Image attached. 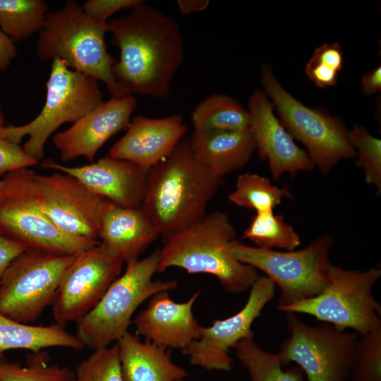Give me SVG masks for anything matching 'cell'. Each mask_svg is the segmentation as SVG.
<instances>
[{
    "mask_svg": "<svg viewBox=\"0 0 381 381\" xmlns=\"http://www.w3.org/2000/svg\"><path fill=\"white\" fill-rule=\"evenodd\" d=\"M98 81L54 59L40 113L26 124L5 126L1 138L19 144L23 137L28 136L23 146L24 151L41 160L46 142L53 133L65 123H74L103 102Z\"/></svg>",
    "mask_w": 381,
    "mask_h": 381,
    "instance_id": "52a82bcc",
    "label": "cell"
},
{
    "mask_svg": "<svg viewBox=\"0 0 381 381\" xmlns=\"http://www.w3.org/2000/svg\"><path fill=\"white\" fill-rule=\"evenodd\" d=\"M108 25L120 52L113 68L116 82L131 95L166 99L184 59L178 23L143 2Z\"/></svg>",
    "mask_w": 381,
    "mask_h": 381,
    "instance_id": "6da1fadb",
    "label": "cell"
},
{
    "mask_svg": "<svg viewBox=\"0 0 381 381\" xmlns=\"http://www.w3.org/2000/svg\"><path fill=\"white\" fill-rule=\"evenodd\" d=\"M49 347H65L75 350L85 346L77 337L56 324L35 326L21 323L0 313V357L11 349L38 351Z\"/></svg>",
    "mask_w": 381,
    "mask_h": 381,
    "instance_id": "cb8c5ba5",
    "label": "cell"
},
{
    "mask_svg": "<svg viewBox=\"0 0 381 381\" xmlns=\"http://www.w3.org/2000/svg\"><path fill=\"white\" fill-rule=\"evenodd\" d=\"M48 10L42 0H0L1 31L13 42L25 40L42 29Z\"/></svg>",
    "mask_w": 381,
    "mask_h": 381,
    "instance_id": "4316f807",
    "label": "cell"
},
{
    "mask_svg": "<svg viewBox=\"0 0 381 381\" xmlns=\"http://www.w3.org/2000/svg\"><path fill=\"white\" fill-rule=\"evenodd\" d=\"M159 236L141 207H124L107 200L98 238L102 241L100 244L123 263L138 260Z\"/></svg>",
    "mask_w": 381,
    "mask_h": 381,
    "instance_id": "44dd1931",
    "label": "cell"
},
{
    "mask_svg": "<svg viewBox=\"0 0 381 381\" xmlns=\"http://www.w3.org/2000/svg\"><path fill=\"white\" fill-rule=\"evenodd\" d=\"M177 381H183V380H177Z\"/></svg>",
    "mask_w": 381,
    "mask_h": 381,
    "instance_id": "7bdbcfd3",
    "label": "cell"
},
{
    "mask_svg": "<svg viewBox=\"0 0 381 381\" xmlns=\"http://www.w3.org/2000/svg\"><path fill=\"white\" fill-rule=\"evenodd\" d=\"M233 349L237 358L247 369L250 381H303V373L299 367L284 370L279 353L263 350L254 337L241 339Z\"/></svg>",
    "mask_w": 381,
    "mask_h": 381,
    "instance_id": "484cf974",
    "label": "cell"
},
{
    "mask_svg": "<svg viewBox=\"0 0 381 381\" xmlns=\"http://www.w3.org/2000/svg\"><path fill=\"white\" fill-rule=\"evenodd\" d=\"M39 162L25 152L19 144L0 138V176L35 166Z\"/></svg>",
    "mask_w": 381,
    "mask_h": 381,
    "instance_id": "e575fe53",
    "label": "cell"
},
{
    "mask_svg": "<svg viewBox=\"0 0 381 381\" xmlns=\"http://www.w3.org/2000/svg\"><path fill=\"white\" fill-rule=\"evenodd\" d=\"M116 343L123 381H177L188 375L172 362L170 349L142 341L128 331Z\"/></svg>",
    "mask_w": 381,
    "mask_h": 381,
    "instance_id": "603a6c76",
    "label": "cell"
},
{
    "mask_svg": "<svg viewBox=\"0 0 381 381\" xmlns=\"http://www.w3.org/2000/svg\"><path fill=\"white\" fill-rule=\"evenodd\" d=\"M29 168L13 171L2 179L0 231L28 249L75 255L99 243L68 234L59 229L43 211Z\"/></svg>",
    "mask_w": 381,
    "mask_h": 381,
    "instance_id": "8992f818",
    "label": "cell"
},
{
    "mask_svg": "<svg viewBox=\"0 0 381 381\" xmlns=\"http://www.w3.org/2000/svg\"><path fill=\"white\" fill-rule=\"evenodd\" d=\"M41 166L74 176L91 192L117 205L141 207L147 173L131 162L107 155L79 167L65 166L52 159H47Z\"/></svg>",
    "mask_w": 381,
    "mask_h": 381,
    "instance_id": "ac0fdd59",
    "label": "cell"
},
{
    "mask_svg": "<svg viewBox=\"0 0 381 381\" xmlns=\"http://www.w3.org/2000/svg\"><path fill=\"white\" fill-rule=\"evenodd\" d=\"M188 140L197 160L222 178L242 169L255 150L249 128L239 131H193Z\"/></svg>",
    "mask_w": 381,
    "mask_h": 381,
    "instance_id": "7402d4cb",
    "label": "cell"
},
{
    "mask_svg": "<svg viewBox=\"0 0 381 381\" xmlns=\"http://www.w3.org/2000/svg\"><path fill=\"white\" fill-rule=\"evenodd\" d=\"M332 244V237L325 234L298 250L263 249L236 239L229 249L240 262L261 270L279 287L277 308L311 298L326 288Z\"/></svg>",
    "mask_w": 381,
    "mask_h": 381,
    "instance_id": "ba28073f",
    "label": "cell"
},
{
    "mask_svg": "<svg viewBox=\"0 0 381 381\" xmlns=\"http://www.w3.org/2000/svg\"><path fill=\"white\" fill-rule=\"evenodd\" d=\"M26 250L23 245L0 231V282L9 264Z\"/></svg>",
    "mask_w": 381,
    "mask_h": 381,
    "instance_id": "8d00e7d4",
    "label": "cell"
},
{
    "mask_svg": "<svg viewBox=\"0 0 381 381\" xmlns=\"http://www.w3.org/2000/svg\"><path fill=\"white\" fill-rule=\"evenodd\" d=\"M361 90L364 95H372L381 90V66H377L363 75Z\"/></svg>",
    "mask_w": 381,
    "mask_h": 381,
    "instance_id": "74e56055",
    "label": "cell"
},
{
    "mask_svg": "<svg viewBox=\"0 0 381 381\" xmlns=\"http://www.w3.org/2000/svg\"><path fill=\"white\" fill-rule=\"evenodd\" d=\"M243 238L251 240L256 247L268 250L277 248L293 250L301 245L298 234L284 221L283 215H275L273 210L258 212Z\"/></svg>",
    "mask_w": 381,
    "mask_h": 381,
    "instance_id": "f1b7e54d",
    "label": "cell"
},
{
    "mask_svg": "<svg viewBox=\"0 0 381 381\" xmlns=\"http://www.w3.org/2000/svg\"><path fill=\"white\" fill-rule=\"evenodd\" d=\"M109 156L131 162L147 173L169 155L187 133L179 115L152 119L136 115Z\"/></svg>",
    "mask_w": 381,
    "mask_h": 381,
    "instance_id": "d6986e66",
    "label": "cell"
},
{
    "mask_svg": "<svg viewBox=\"0 0 381 381\" xmlns=\"http://www.w3.org/2000/svg\"><path fill=\"white\" fill-rule=\"evenodd\" d=\"M344 56L338 43L323 44L315 49L306 65L308 78L319 87L334 86L343 66Z\"/></svg>",
    "mask_w": 381,
    "mask_h": 381,
    "instance_id": "836d02e7",
    "label": "cell"
},
{
    "mask_svg": "<svg viewBox=\"0 0 381 381\" xmlns=\"http://www.w3.org/2000/svg\"><path fill=\"white\" fill-rule=\"evenodd\" d=\"M16 55L14 42L0 30V71H5Z\"/></svg>",
    "mask_w": 381,
    "mask_h": 381,
    "instance_id": "f35d334b",
    "label": "cell"
},
{
    "mask_svg": "<svg viewBox=\"0 0 381 381\" xmlns=\"http://www.w3.org/2000/svg\"><path fill=\"white\" fill-rule=\"evenodd\" d=\"M108 23H98L86 16L82 6L68 1L48 13L37 40V56L42 61L59 59L68 68L101 80L112 97L129 94L116 80L115 60L107 50Z\"/></svg>",
    "mask_w": 381,
    "mask_h": 381,
    "instance_id": "277c9868",
    "label": "cell"
},
{
    "mask_svg": "<svg viewBox=\"0 0 381 381\" xmlns=\"http://www.w3.org/2000/svg\"><path fill=\"white\" fill-rule=\"evenodd\" d=\"M329 284L318 295L292 305L277 308L280 311L305 313L341 329H352L361 335L381 327V305L373 295V288L381 270L344 269L330 263Z\"/></svg>",
    "mask_w": 381,
    "mask_h": 381,
    "instance_id": "9c48e42d",
    "label": "cell"
},
{
    "mask_svg": "<svg viewBox=\"0 0 381 381\" xmlns=\"http://www.w3.org/2000/svg\"><path fill=\"white\" fill-rule=\"evenodd\" d=\"M210 4L208 0H179V10L183 15L200 12L206 10Z\"/></svg>",
    "mask_w": 381,
    "mask_h": 381,
    "instance_id": "ab89813d",
    "label": "cell"
},
{
    "mask_svg": "<svg viewBox=\"0 0 381 381\" xmlns=\"http://www.w3.org/2000/svg\"><path fill=\"white\" fill-rule=\"evenodd\" d=\"M349 140L356 152V165L363 169L365 181L374 186L377 195L381 193V140L368 130L356 125L349 131Z\"/></svg>",
    "mask_w": 381,
    "mask_h": 381,
    "instance_id": "1f68e13d",
    "label": "cell"
},
{
    "mask_svg": "<svg viewBox=\"0 0 381 381\" xmlns=\"http://www.w3.org/2000/svg\"><path fill=\"white\" fill-rule=\"evenodd\" d=\"M275 284L266 276H259L250 287L245 306L236 314L215 320L209 327H200V337L193 341L183 354L192 365L208 370L229 371L233 359L231 348L243 338L254 337L251 326L262 309L275 295Z\"/></svg>",
    "mask_w": 381,
    "mask_h": 381,
    "instance_id": "5bb4252c",
    "label": "cell"
},
{
    "mask_svg": "<svg viewBox=\"0 0 381 381\" xmlns=\"http://www.w3.org/2000/svg\"><path fill=\"white\" fill-rule=\"evenodd\" d=\"M75 255L28 249L6 269L0 282V313L29 324L52 305Z\"/></svg>",
    "mask_w": 381,
    "mask_h": 381,
    "instance_id": "8fae6325",
    "label": "cell"
},
{
    "mask_svg": "<svg viewBox=\"0 0 381 381\" xmlns=\"http://www.w3.org/2000/svg\"><path fill=\"white\" fill-rule=\"evenodd\" d=\"M290 334L280 345L283 366L296 363L308 381H346L358 334L329 323L310 325L286 313Z\"/></svg>",
    "mask_w": 381,
    "mask_h": 381,
    "instance_id": "7c38bea8",
    "label": "cell"
},
{
    "mask_svg": "<svg viewBox=\"0 0 381 381\" xmlns=\"http://www.w3.org/2000/svg\"><path fill=\"white\" fill-rule=\"evenodd\" d=\"M261 83L282 125L294 139L306 146L310 159L322 174H327L341 159L356 156L349 131L339 118L298 101L282 86L267 65L261 67Z\"/></svg>",
    "mask_w": 381,
    "mask_h": 381,
    "instance_id": "30bf717a",
    "label": "cell"
},
{
    "mask_svg": "<svg viewBox=\"0 0 381 381\" xmlns=\"http://www.w3.org/2000/svg\"><path fill=\"white\" fill-rule=\"evenodd\" d=\"M160 249L146 258L126 263L122 275L109 286L97 305L77 323V337L96 350L117 342L127 332L131 317L154 294L175 289V280L153 281L158 272Z\"/></svg>",
    "mask_w": 381,
    "mask_h": 381,
    "instance_id": "5b68a950",
    "label": "cell"
},
{
    "mask_svg": "<svg viewBox=\"0 0 381 381\" xmlns=\"http://www.w3.org/2000/svg\"><path fill=\"white\" fill-rule=\"evenodd\" d=\"M35 182L43 211L59 229L97 241L108 200L91 192L74 176L60 171L35 173Z\"/></svg>",
    "mask_w": 381,
    "mask_h": 381,
    "instance_id": "9a60e30c",
    "label": "cell"
},
{
    "mask_svg": "<svg viewBox=\"0 0 381 381\" xmlns=\"http://www.w3.org/2000/svg\"><path fill=\"white\" fill-rule=\"evenodd\" d=\"M0 381H75V372L68 366L51 364L47 353L31 351L26 365L0 357Z\"/></svg>",
    "mask_w": 381,
    "mask_h": 381,
    "instance_id": "f546056e",
    "label": "cell"
},
{
    "mask_svg": "<svg viewBox=\"0 0 381 381\" xmlns=\"http://www.w3.org/2000/svg\"><path fill=\"white\" fill-rule=\"evenodd\" d=\"M143 2L145 1L143 0H87L82 8L91 20L106 24L108 23L107 20L115 13L123 9H131Z\"/></svg>",
    "mask_w": 381,
    "mask_h": 381,
    "instance_id": "d590c367",
    "label": "cell"
},
{
    "mask_svg": "<svg viewBox=\"0 0 381 381\" xmlns=\"http://www.w3.org/2000/svg\"><path fill=\"white\" fill-rule=\"evenodd\" d=\"M249 129L260 158L267 160L275 180L284 173L292 176L315 166L308 153L299 147L274 113V105L262 90H255L248 98Z\"/></svg>",
    "mask_w": 381,
    "mask_h": 381,
    "instance_id": "e0dca14e",
    "label": "cell"
},
{
    "mask_svg": "<svg viewBox=\"0 0 381 381\" xmlns=\"http://www.w3.org/2000/svg\"><path fill=\"white\" fill-rule=\"evenodd\" d=\"M222 180L197 160L184 136L147 172L140 207L166 239L205 217Z\"/></svg>",
    "mask_w": 381,
    "mask_h": 381,
    "instance_id": "7a4b0ae2",
    "label": "cell"
},
{
    "mask_svg": "<svg viewBox=\"0 0 381 381\" xmlns=\"http://www.w3.org/2000/svg\"><path fill=\"white\" fill-rule=\"evenodd\" d=\"M199 294L197 291L182 303L171 300L168 291L154 294L133 321L136 332L145 340L164 348L186 349L200 336L201 326L193 313Z\"/></svg>",
    "mask_w": 381,
    "mask_h": 381,
    "instance_id": "ffe728a7",
    "label": "cell"
},
{
    "mask_svg": "<svg viewBox=\"0 0 381 381\" xmlns=\"http://www.w3.org/2000/svg\"><path fill=\"white\" fill-rule=\"evenodd\" d=\"M138 102L132 95L112 97L95 107L68 128L56 133L53 143L66 162L79 157L94 161L98 150L112 136L127 129Z\"/></svg>",
    "mask_w": 381,
    "mask_h": 381,
    "instance_id": "2e32d148",
    "label": "cell"
},
{
    "mask_svg": "<svg viewBox=\"0 0 381 381\" xmlns=\"http://www.w3.org/2000/svg\"><path fill=\"white\" fill-rule=\"evenodd\" d=\"M349 378L352 381H381V327L358 339Z\"/></svg>",
    "mask_w": 381,
    "mask_h": 381,
    "instance_id": "4dcf8cb0",
    "label": "cell"
},
{
    "mask_svg": "<svg viewBox=\"0 0 381 381\" xmlns=\"http://www.w3.org/2000/svg\"><path fill=\"white\" fill-rule=\"evenodd\" d=\"M194 131H239L249 128L250 114L234 99L213 94L199 102L191 114Z\"/></svg>",
    "mask_w": 381,
    "mask_h": 381,
    "instance_id": "d4e9b609",
    "label": "cell"
},
{
    "mask_svg": "<svg viewBox=\"0 0 381 381\" xmlns=\"http://www.w3.org/2000/svg\"><path fill=\"white\" fill-rule=\"evenodd\" d=\"M4 122H5L4 116V114H3V113H2V111H1V110L0 109V138H1V131L5 127Z\"/></svg>",
    "mask_w": 381,
    "mask_h": 381,
    "instance_id": "60d3db41",
    "label": "cell"
},
{
    "mask_svg": "<svg viewBox=\"0 0 381 381\" xmlns=\"http://www.w3.org/2000/svg\"><path fill=\"white\" fill-rule=\"evenodd\" d=\"M284 198H293L287 186L279 188L269 178L251 173L240 174L234 190L228 196L234 204L256 212L273 210Z\"/></svg>",
    "mask_w": 381,
    "mask_h": 381,
    "instance_id": "83f0119b",
    "label": "cell"
},
{
    "mask_svg": "<svg viewBox=\"0 0 381 381\" xmlns=\"http://www.w3.org/2000/svg\"><path fill=\"white\" fill-rule=\"evenodd\" d=\"M123 264L100 243L75 255L52 304L55 324L64 327L87 315L119 277Z\"/></svg>",
    "mask_w": 381,
    "mask_h": 381,
    "instance_id": "4fadbf2b",
    "label": "cell"
},
{
    "mask_svg": "<svg viewBox=\"0 0 381 381\" xmlns=\"http://www.w3.org/2000/svg\"><path fill=\"white\" fill-rule=\"evenodd\" d=\"M74 372L75 381H123L117 344L94 350Z\"/></svg>",
    "mask_w": 381,
    "mask_h": 381,
    "instance_id": "d6a6232c",
    "label": "cell"
},
{
    "mask_svg": "<svg viewBox=\"0 0 381 381\" xmlns=\"http://www.w3.org/2000/svg\"><path fill=\"white\" fill-rule=\"evenodd\" d=\"M3 194V181L2 179H0V201Z\"/></svg>",
    "mask_w": 381,
    "mask_h": 381,
    "instance_id": "b9f144b4",
    "label": "cell"
},
{
    "mask_svg": "<svg viewBox=\"0 0 381 381\" xmlns=\"http://www.w3.org/2000/svg\"><path fill=\"white\" fill-rule=\"evenodd\" d=\"M236 231L223 212H212L197 223L173 234L160 249L158 272L171 267L188 274L206 273L217 277L223 289L241 294L259 277L258 270L240 262L231 252Z\"/></svg>",
    "mask_w": 381,
    "mask_h": 381,
    "instance_id": "3957f363",
    "label": "cell"
}]
</instances>
